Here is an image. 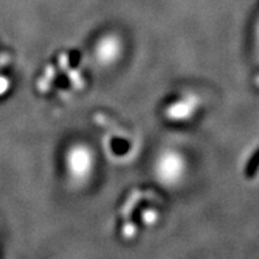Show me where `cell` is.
Masks as SVG:
<instances>
[{"instance_id": "cell-1", "label": "cell", "mask_w": 259, "mask_h": 259, "mask_svg": "<svg viewBox=\"0 0 259 259\" xmlns=\"http://www.w3.org/2000/svg\"><path fill=\"white\" fill-rule=\"evenodd\" d=\"M96 167L95 153L87 144L78 142L65 154L66 174L75 184H84L91 179Z\"/></svg>"}, {"instance_id": "cell-2", "label": "cell", "mask_w": 259, "mask_h": 259, "mask_svg": "<svg viewBox=\"0 0 259 259\" xmlns=\"http://www.w3.org/2000/svg\"><path fill=\"white\" fill-rule=\"evenodd\" d=\"M187 174V161L177 149H164L154 162V175L164 187H177Z\"/></svg>"}, {"instance_id": "cell-3", "label": "cell", "mask_w": 259, "mask_h": 259, "mask_svg": "<svg viewBox=\"0 0 259 259\" xmlns=\"http://www.w3.org/2000/svg\"><path fill=\"white\" fill-rule=\"evenodd\" d=\"M124 52V44L116 34H105L98 39L94 46V58L98 65L108 67L115 65L121 58Z\"/></svg>"}, {"instance_id": "cell-4", "label": "cell", "mask_w": 259, "mask_h": 259, "mask_svg": "<svg viewBox=\"0 0 259 259\" xmlns=\"http://www.w3.org/2000/svg\"><path fill=\"white\" fill-rule=\"evenodd\" d=\"M199 105V99L195 95H188L178 99L166 108V116L171 121H186L195 115Z\"/></svg>"}, {"instance_id": "cell-5", "label": "cell", "mask_w": 259, "mask_h": 259, "mask_svg": "<svg viewBox=\"0 0 259 259\" xmlns=\"http://www.w3.org/2000/svg\"><path fill=\"white\" fill-rule=\"evenodd\" d=\"M253 37H254V46H255L256 56H258V58H259V17L256 19L255 24H254Z\"/></svg>"}]
</instances>
